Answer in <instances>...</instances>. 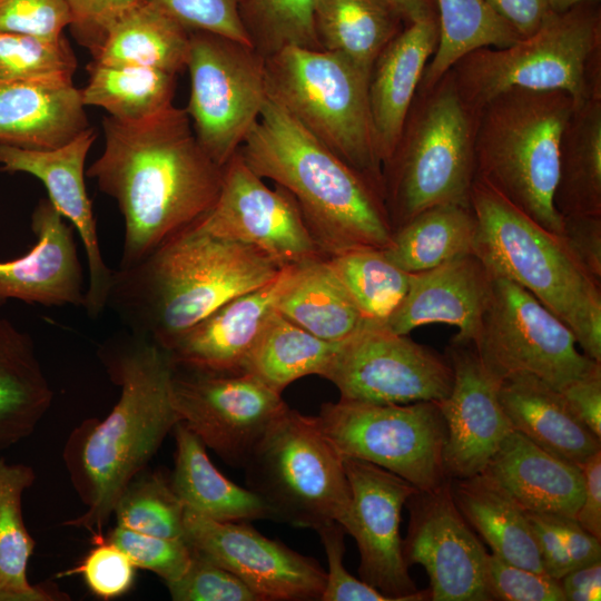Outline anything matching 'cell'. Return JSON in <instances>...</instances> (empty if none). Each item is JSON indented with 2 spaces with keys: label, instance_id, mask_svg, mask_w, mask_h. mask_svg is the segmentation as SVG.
I'll return each mask as SVG.
<instances>
[{
  "label": "cell",
  "instance_id": "cell-11",
  "mask_svg": "<svg viewBox=\"0 0 601 601\" xmlns=\"http://www.w3.org/2000/svg\"><path fill=\"white\" fill-rule=\"evenodd\" d=\"M317 422L338 453L378 465L421 491L446 479V426L439 402L376 404L339 398L322 405Z\"/></svg>",
  "mask_w": 601,
  "mask_h": 601
},
{
  "label": "cell",
  "instance_id": "cell-40",
  "mask_svg": "<svg viewBox=\"0 0 601 601\" xmlns=\"http://www.w3.org/2000/svg\"><path fill=\"white\" fill-rule=\"evenodd\" d=\"M87 70L88 83L81 89L83 105L100 107L115 119L140 121L173 105L177 80L175 73L96 61H91Z\"/></svg>",
  "mask_w": 601,
  "mask_h": 601
},
{
  "label": "cell",
  "instance_id": "cell-43",
  "mask_svg": "<svg viewBox=\"0 0 601 601\" xmlns=\"http://www.w3.org/2000/svg\"><path fill=\"white\" fill-rule=\"evenodd\" d=\"M316 0H240L253 47L267 58L285 47L321 49L314 28Z\"/></svg>",
  "mask_w": 601,
  "mask_h": 601
},
{
  "label": "cell",
  "instance_id": "cell-7",
  "mask_svg": "<svg viewBox=\"0 0 601 601\" xmlns=\"http://www.w3.org/2000/svg\"><path fill=\"white\" fill-rule=\"evenodd\" d=\"M477 111L461 95L451 69L418 88L397 144L382 166L392 229L439 205L471 206Z\"/></svg>",
  "mask_w": 601,
  "mask_h": 601
},
{
  "label": "cell",
  "instance_id": "cell-29",
  "mask_svg": "<svg viewBox=\"0 0 601 601\" xmlns=\"http://www.w3.org/2000/svg\"><path fill=\"white\" fill-rule=\"evenodd\" d=\"M173 432L176 452L169 479L187 510L223 522L273 519L270 509L256 493L215 467L204 443L184 423L178 422Z\"/></svg>",
  "mask_w": 601,
  "mask_h": 601
},
{
  "label": "cell",
  "instance_id": "cell-8",
  "mask_svg": "<svg viewBox=\"0 0 601 601\" xmlns=\"http://www.w3.org/2000/svg\"><path fill=\"white\" fill-rule=\"evenodd\" d=\"M451 71L475 110L510 88L560 90L574 105L601 97V4L550 12L532 35L505 48H480Z\"/></svg>",
  "mask_w": 601,
  "mask_h": 601
},
{
  "label": "cell",
  "instance_id": "cell-53",
  "mask_svg": "<svg viewBox=\"0 0 601 601\" xmlns=\"http://www.w3.org/2000/svg\"><path fill=\"white\" fill-rule=\"evenodd\" d=\"M561 238L584 269L601 283V216H563Z\"/></svg>",
  "mask_w": 601,
  "mask_h": 601
},
{
  "label": "cell",
  "instance_id": "cell-27",
  "mask_svg": "<svg viewBox=\"0 0 601 601\" xmlns=\"http://www.w3.org/2000/svg\"><path fill=\"white\" fill-rule=\"evenodd\" d=\"M81 89L72 80L0 82V144L61 147L89 128Z\"/></svg>",
  "mask_w": 601,
  "mask_h": 601
},
{
  "label": "cell",
  "instance_id": "cell-41",
  "mask_svg": "<svg viewBox=\"0 0 601 601\" xmlns=\"http://www.w3.org/2000/svg\"><path fill=\"white\" fill-rule=\"evenodd\" d=\"M367 322L383 324L404 298L411 274L381 248H356L327 257Z\"/></svg>",
  "mask_w": 601,
  "mask_h": 601
},
{
  "label": "cell",
  "instance_id": "cell-23",
  "mask_svg": "<svg viewBox=\"0 0 601 601\" xmlns=\"http://www.w3.org/2000/svg\"><path fill=\"white\" fill-rule=\"evenodd\" d=\"M49 199L31 215L36 244L18 258L0 262V304L17 299L43 306H83L82 267L73 227Z\"/></svg>",
  "mask_w": 601,
  "mask_h": 601
},
{
  "label": "cell",
  "instance_id": "cell-61",
  "mask_svg": "<svg viewBox=\"0 0 601 601\" xmlns=\"http://www.w3.org/2000/svg\"><path fill=\"white\" fill-rule=\"evenodd\" d=\"M601 0H546L551 12H563L580 3Z\"/></svg>",
  "mask_w": 601,
  "mask_h": 601
},
{
  "label": "cell",
  "instance_id": "cell-18",
  "mask_svg": "<svg viewBox=\"0 0 601 601\" xmlns=\"http://www.w3.org/2000/svg\"><path fill=\"white\" fill-rule=\"evenodd\" d=\"M410 521L402 539L408 566L422 565L433 601H489L487 552L457 509L446 479L433 490H417L406 501Z\"/></svg>",
  "mask_w": 601,
  "mask_h": 601
},
{
  "label": "cell",
  "instance_id": "cell-50",
  "mask_svg": "<svg viewBox=\"0 0 601 601\" xmlns=\"http://www.w3.org/2000/svg\"><path fill=\"white\" fill-rule=\"evenodd\" d=\"M316 531L328 563L321 601H391L374 587L353 577L344 566L345 530L339 523L333 522Z\"/></svg>",
  "mask_w": 601,
  "mask_h": 601
},
{
  "label": "cell",
  "instance_id": "cell-33",
  "mask_svg": "<svg viewBox=\"0 0 601 601\" xmlns=\"http://www.w3.org/2000/svg\"><path fill=\"white\" fill-rule=\"evenodd\" d=\"M189 36L190 31L158 4L144 0L112 26L92 61L178 75L186 68Z\"/></svg>",
  "mask_w": 601,
  "mask_h": 601
},
{
  "label": "cell",
  "instance_id": "cell-2",
  "mask_svg": "<svg viewBox=\"0 0 601 601\" xmlns=\"http://www.w3.org/2000/svg\"><path fill=\"white\" fill-rule=\"evenodd\" d=\"M98 356L120 395L109 414L85 420L70 433L63 461L87 510L67 525L88 530L93 542L129 482L144 471L180 422L171 396L175 365L169 352L130 331L100 345Z\"/></svg>",
  "mask_w": 601,
  "mask_h": 601
},
{
  "label": "cell",
  "instance_id": "cell-34",
  "mask_svg": "<svg viewBox=\"0 0 601 601\" xmlns=\"http://www.w3.org/2000/svg\"><path fill=\"white\" fill-rule=\"evenodd\" d=\"M406 26L390 0H316L321 49L337 52L371 73L383 49Z\"/></svg>",
  "mask_w": 601,
  "mask_h": 601
},
{
  "label": "cell",
  "instance_id": "cell-28",
  "mask_svg": "<svg viewBox=\"0 0 601 601\" xmlns=\"http://www.w3.org/2000/svg\"><path fill=\"white\" fill-rule=\"evenodd\" d=\"M497 392L512 428L550 454L582 467L601 451V439L574 414L561 392L538 377H504Z\"/></svg>",
  "mask_w": 601,
  "mask_h": 601
},
{
  "label": "cell",
  "instance_id": "cell-32",
  "mask_svg": "<svg viewBox=\"0 0 601 601\" xmlns=\"http://www.w3.org/2000/svg\"><path fill=\"white\" fill-rule=\"evenodd\" d=\"M453 500L491 553L514 565L545 573L525 511L497 484L479 473L451 479Z\"/></svg>",
  "mask_w": 601,
  "mask_h": 601
},
{
  "label": "cell",
  "instance_id": "cell-31",
  "mask_svg": "<svg viewBox=\"0 0 601 601\" xmlns=\"http://www.w3.org/2000/svg\"><path fill=\"white\" fill-rule=\"evenodd\" d=\"M52 398L32 338L0 317V451L31 435Z\"/></svg>",
  "mask_w": 601,
  "mask_h": 601
},
{
  "label": "cell",
  "instance_id": "cell-39",
  "mask_svg": "<svg viewBox=\"0 0 601 601\" xmlns=\"http://www.w3.org/2000/svg\"><path fill=\"white\" fill-rule=\"evenodd\" d=\"M439 42L418 88L433 86L462 57L480 48H505L522 37L485 0H435Z\"/></svg>",
  "mask_w": 601,
  "mask_h": 601
},
{
  "label": "cell",
  "instance_id": "cell-47",
  "mask_svg": "<svg viewBox=\"0 0 601 601\" xmlns=\"http://www.w3.org/2000/svg\"><path fill=\"white\" fill-rule=\"evenodd\" d=\"M188 31L218 35L252 46L240 17V0H151Z\"/></svg>",
  "mask_w": 601,
  "mask_h": 601
},
{
  "label": "cell",
  "instance_id": "cell-20",
  "mask_svg": "<svg viewBox=\"0 0 601 601\" xmlns=\"http://www.w3.org/2000/svg\"><path fill=\"white\" fill-rule=\"evenodd\" d=\"M96 137V130L89 127L66 145L52 149H27L0 144V170L37 177L46 187L53 207L78 231L89 270L83 307L93 318L107 307L114 274L100 250L92 205L85 184V161Z\"/></svg>",
  "mask_w": 601,
  "mask_h": 601
},
{
  "label": "cell",
  "instance_id": "cell-55",
  "mask_svg": "<svg viewBox=\"0 0 601 601\" xmlns=\"http://www.w3.org/2000/svg\"><path fill=\"white\" fill-rule=\"evenodd\" d=\"M561 394L574 414L601 439V367L573 381Z\"/></svg>",
  "mask_w": 601,
  "mask_h": 601
},
{
  "label": "cell",
  "instance_id": "cell-57",
  "mask_svg": "<svg viewBox=\"0 0 601 601\" xmlns=\"http://www.w3.org/2000/svg\"><path fill=\"white\" fill-rule=\"evenodd\" d=\"M581 470L584 495L574 519L589 533L601 540V451L593 454Z\"/></svg>",
  "mask_w": 601,
  "mask_h": 601
},
{
  "label": "cell",
  "instance_id": "cell-51",
  "mask_svg": "<svg viewBox=\"0 0 601 601\" xmlns=\"http://www.w3.org/2000/svg\"><path fill=\"white\" fill-rule=\"evenodd\" d=\"M71 23L66 0H0V31L58 38Z\"/></svg>",
  "mask_w": 601,
  "mask_h": 601
},
{
  "label": "cell",
  "instance_id": "cell-14",
  "mask_svg": "<svg viewBox=\"0 0 601 601\" xmlns=\"http://www.w3.org/2000/svg\"><path fill=\"white\" fill-rule=\"evenodd\" d=\"M322 377L343 400L376 404L440 402L453 386L446 356L371 322L338 343Z\"/></svg>",
  "mask_w": 601,
  "mask_h": 601
},
{
  "label": "cell",
  "instance_id": "cell-58",
  "mask_svg": "<svg viewBox=\"0 0 601 601\" xmlns=\"http://www.w3.org/2000/svg\"><path fill=\"white\" fill-rule=\"evenodd\" d=\"M573 570L601 561V540L589 533L574 518L553 514Z\"/></svg>",
  "mask_w": 601,
  "mask_h": 601
},
{
  "label": "cell",
  "instance_id": "cell-6",
  "mask_svg": "<svg viewBox=\"0 0 601 601\" xmlns=\"http://www.w3.org/2000/svg\"><path fill=\"white\" fill-rule=\"evenodd\" d=\"M560 90L506 89L477 111L475 178L561 237L553 204L562 132L574 108Z\"/></svg>",
  "mask_w": 601,
  "mask_h": 601
},
{
  "label": "cell",
  "instance_id": "cell-42",
  "mask_svg": "<svg viewBox=\"0 0 601 601\" xmlns=\"http://www.w3.org/2000/svg\"><path fill=\"white\" fill-rule=\"evenodd\" d=\"M185 505L164 473L136 475L119 495L114 514L117 525L155 536L184 540Z\"/></svg>",
  "mask_w": 601,
  "mask_h": 601
},
{
  "label": "cell",
  "instance_id": "cell-30",
  "mask_svg": "<svg viewBox=\"0 0 601 601\" xmlns=\"http://www.w3.org/2000/svg\"><path fill=\"white\" fill-rule=\"evenodd\" d=\"M276 311L328 342L345 341L368 323L327 257L290 267Z\"/></svg>",
  "mask_w": 601,
  "mask_h": 601
},
{
  "label": "cell",
  "instance_id": "cell-17",
  "mask_svg": "<svg viewBox=\"0 0 601 601\" xmlns=\"http://www.w3.org/2000/svg\"><path fill=\"white\" fill-rule=\"evenodd\" d=\"M344 467L352 501L342 526L356 541L361 580L391 601L431 600L430 590H418L408 573L400 534L402 509L418 489L363 460L345 457Z\"/></svg>",
  "mask_w": 601,
  "mask_h": 601
},
{
  "label": "cell",
  "instance_id": "cell-1",
  "mask_svg": "<svg viewBox=\"0 0 601 601\" xmlns=\"http://www.w3.org/2000/svg\"><path fill=\"white\" fill-rule=\"evenodd\" d=\"M101 125L105 148L86 174L117 201L125 220L120 267H129L210 210L223 167L174 105L134 122L105 116Z\"/></svg>",
  "mask_w": 601,
  "mask_h": 601
},
{
  "label": "cell",
  "instance_id": "cell-15",
  "mask_svg": "<svg viewBox=\"0 0 601 601\" xmlns=\"http://www.w3.org/2000/svg\"><path fill=\"white\" fill-rule=\"evenodd\" d=\"M171 396L180 422L223 461L240 467L286 406L282 394L249 372L216 374L175 366Z\"/></svg>",
  "mask_w": 601,
  "mask_h": 601
},
{
  "label": "cell",
  "instance_id": "cell-26",
  "mask_svg": "<svg viewBox=\"0 0 601 601\" xmlns=\"http://www.w3.org/2000/svg\"><path fill=\"white\" fill-rule=\"evenodd\" d=\"M526 512L574 518L584 495L580 466L512 430L481 472Z\"/></svg>",
  "mask_w": 601,
  "mask_h": 601
},
{
  "label": "cell",
  "instance_id": "cell-4",
  "mask_svg": "<svg viewBox=\"0 0 601 601\" xmlns=\"http://www.w3.org/2000/svg\"><path fill=\"white\" fill-rule=\"evenodd\" d=\"M238 152L259 177L293 196L326 257L390 245L382 194L272 98Z\"/></svg>",
  "mask_w": 601,
  "mask_h": 601
},
{
  "label": "cell",
  "instance_id": "cell-52",
  "mask_svg": "<svg viewBox=\"0 0 601 601\" xmlns=\"http://www.w3.org/2000/svg\"><path fill=\"white\" fill-rule=\"evenodd\" d=\"M144 0H66L71 32L93 56L112 26Z\"/></svg>",
  "mask_w": 601,
  "mask_h": 601
},
{
  "label": "cell",
  "instance_id": "cell-44",
  "mask_svg": "<svg viewBox=\"0 0 601 601\" xmlns=\"http://www.w3.org/2000/svg\"><path fill=\"white\" fill-rule=\"evenodd\" d=\"M77 67V58L63 36L45 38L0 31V82L72 80Z\"/></svg>",
  "mask_w": 601,
  "mask_h": 601
},
{
  "label": "cell",
  "instance_id": "cell-3",
  "mask_svg": "<svg viewBox=\"0 0 601 601\" xmlns=\"http://www.w3.org/2000/svg\"><path fill=\"white\" fill-rule=\"evenodd\" d=\"M284 267L195 223L138 263L114 270L107 306L128 331L167 349L221 305L274 280Z\"/></svg>",
  "mask_w": 601,
  "mask_h": 601
},
{
  "label": "cell",
  "instance_id": "cell-54",
  "mask_svg": "<svg viewBox=\"0 0 601 601\" xmlns=\"http://www.w3.org/2000/svg\"><path fill=\"white\" fill-rule=\"evenodd\" d=\"M544 572L560 580L573 570L563 539L551 513L526 512Z\"/></svg>",
  "mask_w": 601,
  "mask_h": 601
},
{
  "label": "cell",
  "instance_id": "cell-59",
  "mask_svg": "<svg viewBox=\"0 0 601 601\" xmlns=\"http://www.w3.org/2000/svg\"><path fill=\"white\" fill-rule=\"evenodd\" d=\"M559 581L565 601H599L601 599V561L574 569Z\"/></svg>",
  "mask_w": 601,
  "mask_h": 601
},
{
  "label": "cell",
  "instance_id": "cell-21",
  "mask_svg": "<svg viewBox=\"0 0 601 601\" xmlns=\"http://www.w3.org/2000/svg\"><path fill=\"white\" fill-rule=\"evenodd\" d=\"M445 356L453 386L439 402L446 426L443 469L446 477L463 479L481 473L513 428L499 400V383L473 345L451 341Z\"/></svg>",
  "mask_w": 601,
  "mask_h": 601
},
{
  "label": "cell",
  "instance_id": "cell-24",
  "mask_svg": "<svg viewBox=\"0 0 601 601\" xmlns=\"http://www.w3.org/2000/svg\"><path fill=\"white\" fill-rule=\"evenodd\" d=\"M285 266L270 283L233 298L175 341L167 351L175 366L216 374H237L262 335L285 285Z\"/></svg>",
  "mask_w": 601,
  "mask_h": 601
},
{
  "label": "cell",
  "instance_id": "cell-5",
  "mask_svg": "<svg viewBox=\"0 0 601 601\" xmlns=\"http://www.w3.org/2000/svg\"><path fill=\"white\" fill-rule=\"evenodd\" d=\"M471 207L477 219L474 254L532 294L573 332L582 353L601 363V283L560 236L477 178Z\"/></svg>",
  "mask_w": 601,
  "mask_h": 601
},
{
  "label": "cell",
  "instance_id": "cell-10",
  "mask_svg": "<svg viewBox=\"0 0 601 601\" xmlns=\"http://www.w3.org/2000/svg\"><path fill=\"white\" fill-rule=\"evenodd\" d=\"M247 487L270 509L273 519L317 530L345 522L351 489L344 459L316 416L287 405L270 422L245 465Z\"/></svg>",
  "mask_w": 601,
  "mask_h": 601
},
{
  "label": "cell",
  "instance_id": "cell-49",
  "mask_svg": "<svg viewBox=\"0 0 601 601\" xmlns=\"http://www.w3.org/2000/svg\"><path fill=\"white\" fill-rule=\"evenodd\" d=\"M93 543L80 564L61 575L81 574L91 593L102 600L124 595L132 587L136 566L122 550L108 540Z\"/></svg>",
  "mask_w": 601,
  "mask_h": 601
},
{
  "label": "cell",
  "instance_id": "cell-45",
  "mask_svg": "<svg viewBox=\"0 0 601 601\" xmlns=\"http://www.w3.org/2000/svg\"><path fill=\"white\" fill-rule=\"evenodd\" d=\"M105 539L122 550L136 568L154 572L165 583L179 579L193 558L191 548L183 539L144 534L119 525Z\"/></svg>",
  "mask_w": 601,
  "mask_h": 601
},
{
  "label": "cell",
  "instance_id": "cell-60",
  "mask_svg": "<svg viewBox=\"0 0 601 601\" xmlns=\"http://www.w3.org/2000/svg\"><path fill=\"white\" fill-rule=\"evenodd\" d=\"M406 24L422 20H437L435 0H390Z\"/></svg>",
  "mask_w": 601,
  "mask_h": 601
},
{
  "label": "cell",
  "instance_id": "cell-22",
  "mask_svg": "<svg viewBox=\"0 0 601 601\" xmlns=\"http://www.w3.org/2000/svg\"><path fill=\"white\" fill-rule=\"evenodd\" d=\"M492 284L493 273L474 253L411 274L404 298L382 325L393 333L408 335L420 326L445 323L459 329L452 341L472 343Z\"/></svg>",
  "mask_w": 601,
  "mask_h": 601
},
{
  "label": "cell",
  "instance_id": "cell-48",
  "mask_svg": "<svg viewBox=\"0 0 601 601\" xmlns=\"http://www.w3.org/2000/svg\"><path fill=\"white\" fill-rule=\"evenodd\" d=\"M485 573L491 600L565 601L559 580L509 563L493 553L487 554Z\"/></svg>",
  "mask_w": 601,
  "mask_h": 601
},
{
  "label": "cell",
  "instance_id": "cell-13",
  "mask_svg": "<svg viewBox=\"0 0 601 601\" xmlns=\"http://www.w3.org/2000/svg\"><path fill=\"white\" fill-rule=\"evenodd\" d=\"M185 109L209 158L224 167L239 150L268 98L265 58L252 46L190 31Z\"/></svg>",
  "mask_w": 601,
  "mask_h": 601
},
{
  "label": "cell",
  "instance_id": "cell-35",
  "mask_svg": "<svg viewBox=\"0 0 601 601\" xmlns=\"http://www.w3.org/2000/svg\"><path fill=\"white\" fill-rule=\"evenodd\" d=\"M553 204L560 216H601V97L574 106L559 149Z\"/></svg>",
  "mask_w": 601,
  "mask_h": 601
},
{
  "label": "cell",
  "instance_id": "cell-36",
  "mask_svg": "<svg viewBox=\"0 0 601 601\" xmlns=\"http://www.w3.org/2000/svg\"><path fill=\"white\" fill-rule=\"evenodd\" d=\"M477 219L471 206L439 205L393 230L385 256L410 273L435 268L474 253Z\"/></svg>",
  "mask_w": 601,
  "mask_h": 601
},
{
  "label": "cell",
  "instance_id": "cell-46",
  "mask_svg": "<svg viewBox=\"0 0 601 601\" xmlns=\"http://www.w3.org/2000/svg\"><path fill=\"white\" fill-rule=\"evenodd\" d=\"M166 587L174 601H259L234 573L194 550L186 572Z\"/></svg>",
  "mask_w": 601,
  "mask_h": 601
},
{
  "label": "cell",
  "instance_id": "cell-16",
  "mask_svg": "<svg viewBox=\"0 0 601 601\" xmlns=\"http://www.w3.org/2000/svg\"><path fill=\"white\" fill-rule=\"evenodd\" d=\"M196 225L244 243L282 266L326 257L313 238L293 196L268 187L237 151L223 167L218 197Z\"/></svg>",
  "mask_w": 601,
  "mask_h": 601
},
{
  "label": "cell",
  "instance_id": "cell-56",
  "mask_svg": "<svg viewBox=\"0 0 601 601\" xmlns=\"http://www.w3.org/2000/svg\"><path fill=\"white\" fill-rule=\"evenodd\" d=\"M522 38L535 32L551 12L546 0H485Z\"/></svg>",
  "mask_w": 601,
  "mask_h": 601
},
{
  "label": "cell",
  "instance_id": "cell-37",
  "mask_svg": "<svg viewBox=\"0 0 601 601\" xmlns=\"http://www.w3.org/2000/svg\"><path fill=\"white\" fill-rule=\"evenodd\" d=\"M36 480L30 465L0 457V601L65 600L66 594L31 585L28 562L36 542L26 528L22 496ZM67 599V598H66Z\"/></svg>",
  "mask_w": 601,
  "mask_h": 601
},
{
  "label": "cell",
  "instance_id": "cell-38",
  "mask_svg": "<svg viewBox=\"0 0 601 601\" xmlns=\"http://www.w3.org/2000/svg\"><path fill=\"white\" fill-rule=\"evenodd\" d=\"M339 342H328L293 323L276 309L254 346L244 372L282 394L293 382L323 376Z\"/></svg>",
  "mask_w": 601,
  "mask_h": 601
},
{
  "label": "cell",
  "instance_id": "cell-9",
  "mask_svg": "<svg viewBox=\"0 0 601 601\" xmlns=\"http://www.w3.org/2000/svg\"><path fill=\"white\" fill-rule=\"evenodd\" d=\"M265 70L268 97L383 196L371 73L337 52L297 46L265 58Z\"/></svg>",
  "mask_w": 601,
  "mask_h": 601
},
{
  "label": "cell",
  "instance_id": "cell-12",
  "mask_svg": "<svg viewBox=\"0 0 601 601\" xmlns=\"http://www.w3.org/2000/svg\"><path fill=\"white\" fill-rule=\"evenodd\" d=\"M471 344L497 383L514 374H529L561 392L601 367L579 352L573 332L558 316L519 284L495 274Z\"/></svg>",
  "mask_w": 601,
  "mask_h": 601
},
{
  "label": "cell",
  "instance_id": "cell-19",
  "mask_svg": "<svg viewBox=\"0 0 601 601\" xmlns=\"http://www.w3.org/2000/svg\"><path fill=\"white\" fill-rule=\"evenodd\" d=\"M184 540L239 578L259 601L321 600L323 566L245 522L216 521L185 509Z\"/></svg>",
  "mask_w": 601,
  "mask_h": 601
},
{
  "label": "cell",
  "instance_id": "cell-25",
  "mask_svg": "<svg viewBox=\"0 0 601 601\" xmlns=\"http://www.w3.org/2000/svg\"><path fill=\"white\" fill-rule=\"evenodd\" d=\"M437 42V20L411 22L391 40L373 65L368 81V104L382 166L397 144Z\"/></svg>",
  "mask_w": 601,
  "mask_h": 601
}]
</instances>
